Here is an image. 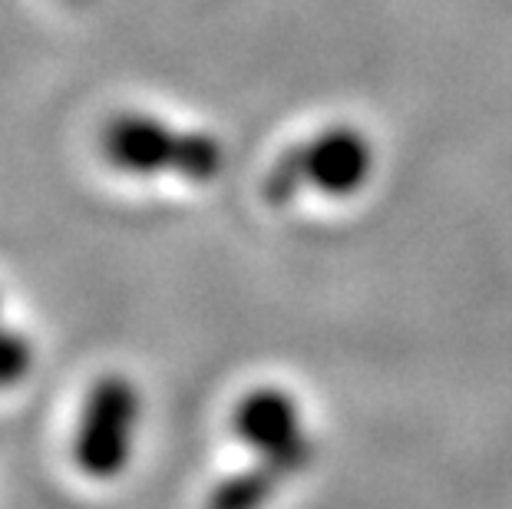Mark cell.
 Masks as SVG:
<instances>
[{"instance_id":"obj_1","label":"cell","mask_w":512,"mask_h":509,"mask_svg":"<svg viewBox=\"0 0 512 509\" xmlns=\"http://www.w3.org/2000/svg\"><path fill=\"white\" fill-rule=\"evenodd\" d=\"M377 146L361 126L328 123L288 146L261 179V199L268 205H291L304 192L321 199H354L374 182Z\"/></svg>"},{"instance_id":"obj_2","label":"cell","mask_w":512,"mask_h":509,"mask_svg":"<svg viewBox=\"0 0 512 509\" xmlns=\"http://www.w3.org/2000/svg\"><path fill=\"white\" fill-rule=\"evenodd\" d=\"M103 159L136 179L176 176L205 186L225 169V146L205 129H179L149 113H116L100 136Z\"/></svg>"},{"instance_id":"obj_3","label":"cell","mask_w":512,"mask_h":509,"mask_svg":"<svg viewBox=\"0 0 512 509\" xmlns=\"http://www.w3.org/2000/svg\"><path fill=\"white\" fill-rule=\"evenodd\" d=\"M143 397L123 374H103L83 397L73 430V463L90 480H116L129 470L136 450Z\"/></svg>"},{"instance_id":"obj_4","label":"cell","mask_w":512,"mask_h":509,"mask_svg":"<svg viewBox=\"0 0 512 509\" xmlns=\"http://www.w3.org/2000/svg\"><path fill=\"white\" fill-rule=\"evenodd\" d=\"M232 433L281 476H294L314 457V443L304 424L301 400L281 384H255L235 400Z\"/></svg>"},{"instance_id":"obj_5","label":"cell","mask_w":512,"mask_h":509,"mask_svg":"<svg viewBox=\"0 0 512 509\" xmlns=\"http://www.w3.org/2000/svg\"><path fill=\"white\" fill-rule=\"evenodd\" d=\"M281 476L278 470H271L268 463H258L248 467L242 473H232L228 480H222L215 490L209 493V503L212 506H222V509H248V506H261L268 503L275 490L281 486Z\"/></svg>"},{"instance_id":"obj_6","label":"cell","mask_w":512,"mask_h":509,"mask_svg":"<svg viewBox=\"0 0 512 509\" xmlns=\"http://www.w3.org/2000/svg\"><path fill=\"white\" fill-rule=\"evenodd\" d=\"M34 367V344L24 331L7 328L0 321V391H10L17 387Z\"/></svg>"},{"instance_id":"obj_7","label":"cell","mask_w":512,"mask_h":509,"mask_svg":"<svg viewBox=\"0 0 512 509\" xmlns=\"http://www.w3.org/2000/svg\"><path fill=\"white\" fill-rule=\"evenodd\" d=\"M0 321H4V318H0Z\"/></svg>"}]
</instances>
